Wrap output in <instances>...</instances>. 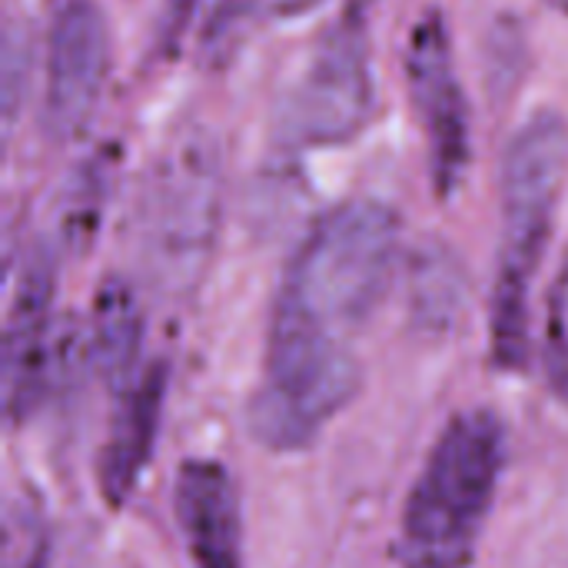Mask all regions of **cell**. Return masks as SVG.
Masks as SVG:
<instances>
[{
    "mask_svg": "<svg viewBox=\"0 0 568 568\" xmlns=\"http://www.w3.org/2000/svg\"><path fill=\"white\" fill-rule=\"evenodd\" d=\"M403 220L389 203L349 200L323 213L293 253L266 343L263 386L296 406H336L363 383L353 339L399 266Z\"/></svg>",
    "mask_w": 568,
    "mask_h": 568,
    "instance_id": "6da1fadb",
    "label": "cell"
},
{
    "mask_svg": "<svg viewBox=\"0 0 568 568\" xmlns=\"http://www.w3.org/2000/svg\"><path fill=\"white\" fill-rule=\"evenodd\" d=\"M568 183V120L539 110L503 156V250L489 303L493 363L519 373L529 359V293L556 230Z\"/></svg>",
    "mask_w": 568,
    "mask_h": 568,
    "instance_id": "7a4b0ae2",
    "label": "cell"
},
{
    "mask_svg": "<svg viewBox=\"0 0 568 568\" xmlns=\"http://www.w3.org/2000/svg\"><path fill=\"white\" fill-rule=\"evenodd\" d=\"M506 469V429L493 409L456 413L413 483L396 539L399 568H469Z\"/></svg>",
    "mask_w": 568,
    "mask_h": 568,
    "instance_id": "3957f363",
    "label": "cell"
},
{
    "mask_svg": "<svg viewBox=\"0 0 568 568\" xmlns=\"http://www.w3.org/2000/svg\"><path fill=\"white\" fill-rule=\"evenodd\" d=\"M223 220V160L216 140L180 133L153 163L140 203V253L166 293H190L216 250Z\"/></svg>",
    "mask_w": 568,
    "mask_h": 568,
    "instance_id": "277c9868",
    "label": "cell"
},
{
    "mask_svg": "<svg viewBox=\"0 0 568 568\" xmlns=\"http://www.w3.org/2000/svg\"><path fill=\"white\" fill-rule=\"evenodd\" d=\"M376 113L369 37L359 13L343 17L316 47L283 106V133L296 146H343Z\"/></svg>",
    "mask_w": 568,
    "mask_h": 568,
    "instance_id": "5b68a950",
    "label": "cell"
},
{
    "mask_svg": "<svg viewBox=\"0 0 568 568\" xmlns=\"http://www.w3.org/2000/svg\"><path fill=\"white\" fill-rule=\"evenodd\" d=\"M406 77L429 153V173L439 196H453L473 160L469 100L456 67V47L443 10H423L406 43Z\"/></svg>",
    "mask_w": 568,
    "mask_h": 568,
    "instance_id": "8992f818",
    "label": "cell"
},
{
    "mask_svg": "<svg viewBox=\"0 0 568 568\" xmlns=\"http://www.w3.org/2000/svg\"><path fill=\"white\" fill-rule=\"evenodd\" d=\"M113 67L110 23L97 0H67L47 40L43 130L53 140H77L97 116Z\"/></svg>",
    "mask_w": 568,
    "mask_h": 568,
    "instance_id": "52a82bcc",
    "label": "cell"
},
{
    "mask_svg": "<svg viewBox=\"0 0 568 568\" xmlns=\"http://www.w3.org/2000/svg\"><path fill=\"white\" fill-rule=\"evenodd\" d=\"M53 293L57 266L47 250H33L20 270L3 333V413L10 426L23 423L40 406L57 373Z\"/></svg>",
    "mask_w": 568,
    "mask_h": 568,
    "instance_id": "ba28073f",
    "label": "cell"
},
{
    "mask_svg": "<svg viewBox=\"0 0 568 568\" xmlns=\"http://www.w3.org/2000/svg\"><path fill=\"white\" fill-rule=\"evenodd\" d=\"M173 513L193 568H243L240 493L216 459H186L173 486Z\"/></svg>",
    "mask_w": 568,
    "mask_h": 568,
    "instance_id": "9c48e42d",
    "label": "cell"
},
{
    "mask_svg": "<svg viewBox=\"0 0 568 568\" xmlns=\"http://www.w3.org/2000/svg\"><path fill=\"white\" fill-rule=\"evenodd\" d=\"M166 386H170L166 363H153L126 393H120L123 399L100 456V489L110 506H123L136 489L143 469L150 466L156 433L163 423Z\"/></svg>",
    "mask_w": 568,
    "mask_h": 568,
    "instance_id": "30bf717a",
    "label": "cell"
},
{
    "mask_svg": "<svg viewBox=\"0 0 568 568\" xmlns=\"http://www.w3.org/2000/svg\"><path fill=\"white\" fill-rule=\"evenodd\" d=\"M143 353V310L133 286L123 276H106L93 300L90 356L116 393H126L140 376Z\"/></svg>",
    "mask_w": 568,
    "mask_h": 568,
    "instance_id": "8fae6325",
    "label": "cell"
},
{
    "mask_svg": "<svg viewBox=\"0 0 568 568\" xmlns=\"http://www.w3.org/2000/svg\"><path fill=\"white\" fill-rule=\"evenodd\" d=\"M409 290L426 326H453L466 303V273L446 246H423L409 266Z\"/></svg>",
    "mask_w": 568,
    "mask_h": 568,
    "instance_id": "7c38bea8",
    "label": "cell"
},
{
    "mask_svg": "<svg viewBox=\"0 0 568 568\" xmlns=\"http://www.w3.org/2000/svg\"><path fill=\"white\" fill-rule=\"evenodd\" d=\"M113 166H116V160L106 150H100V153L87 156L83 166H77V173L67 183V193L60 203V236L73 253L87 250L97 236L100 216L110 200Z\"/></svg>",
    "mask_w": 568,
    "mask_h": 568,
    "instance_id": "4fadbf2b",
    "label": "cell"
},
{
    "mask_svg": "<svg viewBox=\"0 0 568 568\" xmlns=\"http://www.w3.org/2000/svg\"><path fill=\"white\" fill-rule=\"evenodd\" d=\"M47 566H50V542L40 526V516H33L27 506L13 509L7 519V536H3V568Z\"/></svg>",
    "mask_w": 568,
    "mask_h": 568,
    "instance_id": "5bb4252c",
    "label": "cell"
},
{
    "mask_svg": "<svg viewBox=\"0 0 568 568\" xmlns=\"http://www.w3.org/2000/svg\"><path fill=\"white\" fill-rule=\"evenodd\" d=\"M27 73H30V43H27V37L17 33V27H7V40H3V116H7V130L13 126Z\"/></svg>",
    "mask_w": 568,
    "mask_h": 568,
    "instance_id": "9a60e30c",
    "label": "cell"
},
{
    "mask_svg": "<svg viewBox=\"0 0 568 568\" xmlns=\"http://www.w3.org/2000/svg\"><path fill=\"white\" fill-rule=\"evenodd\" d=\"M549 363H552V376L556 383L568 389V260L559 283H556V296H552V316H549Z\"/></svg>",
    "mask_w": 568,
    "mask_h": 568,
    "instance_id": "2e32d148",
    "label": "cell"
},
{
    "mask_svg": "<svg viewBox=\"0 0 568 568\" xmlns=\"http://www.w3.org/2000/svg\"><path fill=\"white\" fill-rule=\"evenodd\" d=\"M326 0H250V7L270 20H293V17H306L313 10H320Z\"/></svg>",
    "mask_w": 568,
    "mask_h": 568,
    "instance_id": "e0dca14e",
    "label": "cell"
},
{
    "mask_svg": "<svg viewBox=\"0 0 568 568\" xmlns=\"http://www.w3.org/2000/svg\"><path fill=\"white\" fill-rule=\"evenodd\" d=\"M549 7H556V10H562V13H568V0H546Z\"/></svg>",
    "mask_w": 568,
    "mask_h": 568,
    "instance_id": "ac0fdd59",
    "label": "cell"
}]
</instances>
